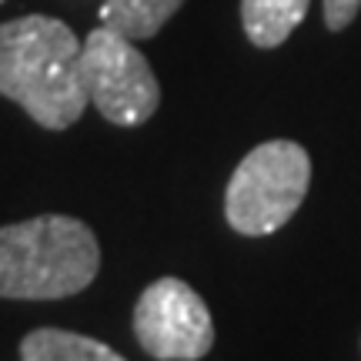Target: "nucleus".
<instances>
[{"instance_id":"obj_2","label":"nucleus","mask_w":361,"mask_h":361,"mask_svg":"<svg viewBox=\"0 0 361 361\" xmlns=\"http://www.w3.org/2000/svg\"><path fill=\"white\" fill-rule=\"evenodd\" d=\"M97 268L101 245L78 218L40 214L0 228V298H71L97 278Z\"/></svg>"},{"instance_id":"obj_5","label":"nucleus","mask_w":361,"mask_h":361,"mask_svg":"<svg viewBox=\"0 0 361 361\" xmlns=\"http://www.w3.org/2000/svg\"><path fill=\"white\" fill-rule=\"evenodd\" d=\"M134 335L157 361H197L214 345V322L204 298L180 278H157L134 308Z\"/></svg>"},{"instance_id":"obj_3","label":"nucleus","mask_w":361,"mask_h":361,"mask_svg":"<svg viewBox=\"0 0 361 361\" xmlns=\"http://www.w3.org/2000/svg\"><path fill=\"white\" fill-rule=\"evenodd\" d=\"M311 184V157L295 141H264L234 168L224 191V218L238 234H274L295 218Z\"/></svg>"},{"instance_id":"obj_9","label":"nucleus","mask_w":361,"mask_h":361,"mask_svg":"<svg viewBox=\"0 0 361 361\" xmlns=\"http://www.w3.org/2000/svg\"><path fill=\"white\" fill-rule=\"evenodd\" d=\"M361 0H324V27L328 30H345L358 17Z\"/></svg>"},{"instance_id":"obj_10","label":"nucleus","mask_w":361,"mask_h":361,"mask_svg":"<svg viewBox=\"0 0 361 361\" xmlns=\"http://www.w3.org/2000/svg\"><path fill=\"white\" fill-rule=\"evenodd\" d=\"M0 4H4V0H0Z\"/></svg>"},{"instance_id":"obj_6","label":"nucleus","mask_w":361,"mask_h":361,"mask_svg":"<svg viewBox=\"0 0 361 361\" xmlns=\"http://www.w3.org/2000/svg\"><path fill=\"white\" fill-rule=\"evenodd\" d=\"M311 0H241V24L255 47H281L308 17Z\"/></svg>"},{"instance_id":"obj_8","label":"nucleus","mask_w":361,"mask_h":361,"mask_svg":"<svg viewBox=\"0 0 361 361\" xmlns=\"http://www.w3.org/2000/svg\"><path fill=\"white\" fill-rule=\"evenodd\" d=\"M180 4L184 0H104L101 20L130 40H147L180 11Z\"/></svg>"},{"instance_id":"obj_1","label":"nucleus","mask_w":361,"mask_h":361,"mask_svg":"<svg viewBox=\"0 0 361 361\" xmlns=\"http://www.w3.org/2000/svg\"><path fill=\"white\" fill-rule=\"evenodd\" d=\"M84 40L57 17L27 13L0 24V94L47 130H67L87 107L80 78Z\"/></svg>"},{"instance_id":"obj_7","label":"nucleus","mask_w":361,"mask_h":361,"mask_svg":"<svg viewBox=\"0 0 361 361\" xmlns=\"http://www.w3.org/2000/svg\"><path fill=\"white\" fill-rule=\"evenodd\" d=\"M20 361H124L111 345L97 338L64 331V328H37L20 341Z\"/></svg>"},{"instance_id":"obj_4","label":"nucleus","mask_w":361,"mask_h":361,"mask_svg":"<svg viewBox=\"0 0 361 361\" xmlns=\"http://www.w3.org/2000/svg\"><path fill=\"white\" fill-rule=\"evenodd\" d=\"M80 78L90 104L117 128H137L161 104V84L137 44L101 24L80 47Z\"/></svg>"}]
</instances>
